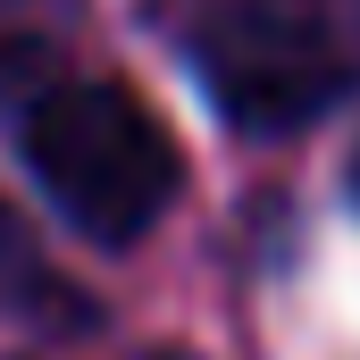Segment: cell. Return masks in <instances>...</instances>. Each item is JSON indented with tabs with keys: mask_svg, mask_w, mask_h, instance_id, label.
<instances>
[{
	"mask_svg": "<svg viewBox=\"0 0 360 360\" xmlns=\"http://www.w3.org/2000/svg\"><path fill=\"white\" fill-rule=\"evenodd\" d=\"M184 59L218 117L243 134H293L352 92L310 0H201Z\"/></svg>",
	"mask_w": 360,
	"mask_h": 360,
	"instance_id": "obj_2",
	"label": "cell"
},
{
	"mask_svg": "<svg viewBox=\"0 0 360 360\" xmlns=\"http://www.w3.org/2000/svg\"><path fill=\"white\" fill-rule=\"evenodd\" d=\"M310 8H319V25H327V51H335L344 84L360 92V0H310Z\"/></svg>",
	"mask_w": 360,
	"mask_h": 360,
	"instance_id": "obj_4",
	"label": "cell"
},
{
	"mask_svg": "<svg viewBox=\"0 0 360 360\" xmlns=\"http://www.w3.org/2000/svg\"><path fill=\"white\" fill-rule=\"evenodd\" d=\"M76 0H0V117H25L51 84H68Z\"/></svg>",
	"mask_w": 360,
	"mask_h": 360,
	"instance_id": "obj_3",
	"label": "cell"
},
{
	"mask_svg": "<svg viewBox=\"0 0 360 360\" xmlns=\"http://www.w3.org/2000/svg\"><path fill=\"white\" fill-rule=\"evenodd\" d=\"M17 143H25V176L42 184V201L92 243H143L184 193L176 134L160 126L143 92L109 84V76L51 84L25 109Z\"/></svg>",
	"mask_w": 360,
	"mask_h": 360,
	"instance_id": "obj_1",
	"label": "cell"
},
{
	"mask_svg": "<svg viewBox=\"0 0 360 360\" xmlns=\"http://www.w3.org/2000/svg\"><path fill=\"white\" fill-rule=\"evenodd\" d=\"M34 276V243H25V226H17V210L0 201V302H17V285Z\"/></svg>",
	"mask_w": 360,
	"mask_h": 360,
	"instance_id": "obj_5",
	"label": "cell"
},
{
	"mask_svg": "<svg viewBox=\"0 0 360 360\" xmlns=\"http://www.w3.org/2000/svg\"><path fill=\"white\" fill-rule=\"evenodd\" d=\"M352 201H360V151H352Z\"/></svg>",
	"mask_w": 360,
	"mask_h": 360,
	"instance_id": "obj_6",
	"label": "cell"
}]
</instances>
